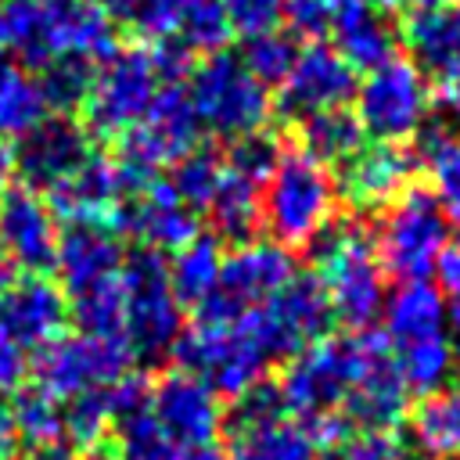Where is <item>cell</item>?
<instances>
[{
	"label": "cell",
	"mask_w": 460,
	"mask_h": 460,
	"mask_svg": "<svg viewBox=\"0 0 460 460\" xmlns=\"http://www.w3.org/2000/svg\"><path fill=\"white\" fill-rule=\"evenodd\" d=\"M338 219V187L327 165L284 144L259 194V226L288 252L309 248Z\"/></svg>",
	"instance_id": "1"
},
{
	"label": "cell",
	"mask_w": 460,
	"mask_h": 460,
	"mask_svg": "<svg viewBox=\"0 0 460 460\" xmlns=\"http://www.w3.org/2000/svg\"><path fill=\"white\" fill-rule=\"evenodd\" d=\"M313 273L320 277L334 323L367 331L385 309V273L374 259L370 226L359 219H334L313 244Z\"/></svg>",
	"instance_id": "2"
},
{
	"label": "cell",
	"mask_w": 460,
	"mask_h": 460,
	"mask_svg": "<svg viewBox=\"0 0 460 460\" xmlns=\"http://www.w3.org/2000/svg\"><path fill=\"white\" fill-rule=\"evenodd\" d=\"M370 244H374V259L385 277L399 284L428 280L442 252L449 248V223L431 187L410 183L388 208H381Z\"/></svg>",
	"instance_id": "3"
},
{
	"label": "cell",
	"mask_w": 460,
	"mask_h": 460,
	"mask_svg": "<svg viewBox=\"0 0 460 460\" xmlns=\"http://www.w3.org/2000/svg\"><path fill=\"white\" fill-rule=\"evenodd\" d=\"M122 288V331L133 359L158 363L172 352L183 331V309L169 288L165 255L155 248H133L119 270Z\"/></svg>",
	"instance_id": "4"
},
{
	"label": "cell",
	"mask_w": 460,
	"mask_h": 460,
	"mask_svg": "<svg viewBox=\"0 0 460 460\" xmlns=\"http://www.w3.org/2000/svg\"><path fill=\"white\" fill-rule=\"evenodd\" d=\"M183 86L198 115V126L223 140L259 133L273 115L270 90L230 50H216L205 54V61H194Z\"/></svg>",
	"instance_id": "5"
},
{
	"label": "cell",
	"mask_w": 460,
	"mask_h": 460,
	"mask_svg": "<svg viewBox=\"0 0 460 460\" xmlns=\"http://www.w3.org/2000/svg\"><path fill=\"white\" fill-rule=\"evenodd\" d=\"M165 83L158 79L155 58H151V43H119L115 54H108L90 83V93L83 101V129L90 133V140H115L126 129H133L155 104L158 90Z\"/></svg>",
	"instance_id": "6"
},
{
	"label": "cell",
	"mask_w": 460,
	"mask_h": 460,
	"mask_svg": "<svg viewBox=\"0 0 460 460\" xmlns=\"http://www.w3.org/2000/svg\"><path fill=\"white\" fill-rule=\"evenodd\" d=\"M331 323H334V313L313 270L295 273L277 295H270L266 302H259L252 313L241 316V327L252 334V341L262 349L270 363L295 359L302 349L327 338Z\"/></svg>",
	"instance_id": "7"
},
{
	"label": "cell",
	"mask_w": 460,
	"mask_h": 460,
	"mask_svg": "<svg viewBox=\"0 0 460 460\" xmlns=\"http://www.w3.org/2000/svg\"><path fill=\"white\" fill-rule=\"evenodd\" d=\"M295 273H298L295 252H288L270 237L266 241L252 237L244 244H234L230 252H223L216 291L194 309V323H216V327L237 323L259 302L277 295Z\"/></svg>",
	"instance_id": "8"
},
{
	"label": "cell",
	"mask_w": 460,
	"mask_h": 460,
	"mask_svg": "<svg viewBox=\"0 0 460 460\" xmlns=\"http://www.w3.org/2000/svg\"><path fill=\"white\" fill-rule=\"evenodd\" d=\"M180 370L201 377L219 399H237L255 381L266 377L270 359L252 341V334L237 323L216 327V323H190L180 331L172 352Z\"/></svg>",
	"instance_id": "9"
},
{
	"label": "cell",
	"mask_w": 460,
	"mask_h": 460,
	"mask_svg": "<svg viewBox=\"0 0 460 460\" xmlns=\"http://www.w3.org/2000/svg\"><path fill=\"white\" fill-rule=\"evenodd\" d=\"M431 111L428 79L402 54L370 68L363 83H356V119L367 137L385 144H410L420 122Z\"/></svg>",
	"instance_id": "10"
},
{
	"label": "cell",
	"mask_w": 460,
	"mask_h": 460,
	"mask_svg": "<svg viewBox=\"0 0 460 460\" xmlns=\"http://www.w3.org/2000/svg\"><path fill=\"white\" fill-rule=\"evenodd\" d=\"M406 410L410 388L385 331H352V381L341 402L345 420L370 431H392L399 420H406Z\"/></svg>",
	"instance_id": "11"
},
{
	"label": "cell",
	"mask_w": 460,
	"mask_h": 460,
	"mask_svg": "<svg viewBox=\"0 0 460 460\" xmlns=\"http://www.w3.org/2000/svg\"><path fill=\"white\" fill-rule=\"evenodd\" d=\"M133 367V352L122 338H90V334H61L36 349L32 356V385L54 399H72L90 388L115 385Z\"/></svg>",
	"instance_id": "12"
},
{
	"label": "cell",
	"mask_w": 460,
	"mask_h": 460,
	"mask_svg": "<svg viewBox=\"0 0 460 460\" xmlns=\"http://www.w3.org/2000/svg\"><path fill=\"white\" fill-rule=\"evenodd\" d=\"M352 381V334H327L284 363L277 392L288 417L309 424L327 413H341Z\"/></svg>",
	"instance_id": "13"
},
{
	"label": "cell",
	"mask_w": 460,
	"mask_h": 460,
	"mask_svg": "<svg viewBox=\"0 0 460 460\" xmlns=\"http://www.w3.org/2000/svg\"><path fill=\"white\" fill-rule=\"evenodd\" d=\"M11 155V176H18L22 187L47 194L54 183H61L72 169H79L90 151V133L72 115H47L29 133L7 147Z\"/></svg>",
	"instance_id": "14"
},
{
	"label": "cell",
	"mask_w": 460,
	"mask_h": 460,
	"mask_svg": "<svg viewBox=\"0 0 460 460\" xmlns=\"http://www.w3.org/2000/svg\"><path fill=\"white\" fill-rule=\"evenodd\" d=\"M356 68L323 40L309 43L298 50L288 79L277 86L273 97V111H280L284 119L298 122L313 111H327V108H345L356 97Z\"/></svg>",
	"instance_id": "15"
},
{
	"label": "cell",
	"mask_w": 460,
	"mask_h": 460,
	"mask_svg": "<svg viewBox=\"0 0 460 460\" xmlns=\"http://www.w3.org/2000/svg\"><path fill=\"white\" fill-rule=\"evenodd\" d=\"M155 420L183 446H212L223 435V402L219 395L194 374L172 367L165 374H158V381H151V399H147Z\"/></svg>",
	"instance_id": "16"
},
{
	"label": "cell",
	"mask_w": 460,
	"mask_h": 460,
	"mask_svg": "<svg viewBox=\"0 0 460 460\" xmlns=\"http://www.w3.org/2000/svg\"><path fill=\"white\" fill-rule=\"evenodd\" d=\"M417 155L410 144H363L341 169H338V201L356 212H381L388 208L410 183H417Z\"/></svg>",
	"instance_id": "17"
},
{
	"label": "cell",
	"mask_w": 460,
	"mask_h": 460,
	"mask_svg": "<svg viewBox=\"0 0 460 460\" xmlns=\"http://www.w3.org/2000/svg\"><path fill=\"white\" fill-rule=\"evenodd\" d=\"M0 327L18 349H43L68 327V298L47 273H18L0 280Z\"/></svg>",
	"instance_id": "18"
},
{
	"label": "cell",
	"mask_w": 460,
	"mask_h": 460,
	"mask_svg": "<svg viewBox=\"0 0 460 460\" xmlns=\"http://www.w3.org/2000/svg\"><path fill=\"white\" fill-rule=\"evenodd\" d=\"M111 226L119 234H129L137 237L144 248H155V252H180L183 244H190L198 234H201V223H198V212H190L176 194L172 187L158 176L155 183H147L140 194H129L122 198Z\"/></svg>",
	"instance_id": "19"
},
{
	"label": "cell",
	"mask_w": 460,
	"mask_h": 460,
	"mask_svg": "<svg viewBox=\"0 0 460 460\" xmlns=\"http://www.w3.org/2000/svg\"><path fill=\"white\" fill-rule=\"evenodd\" d=\"M58 219L47 208L43 194L14 183L0 194V241L4 255L22 273H47L54 270L58 252Z\"/></svg>",
	"instance_id": "20"
},
{
	"label": "cell",
	"mask_w": 460,
	"mask_h": 460,
	"mask_svg": "<svg viewBox=\"0 0 460 460\" xmlns=\"http://www.w3.org/2000/svg\"><path fill=\"white\" fill-rule=\"evenodd\" d=\"M122 259H126V248L115 226L65 223V230L58 234V252H54V270H58V284L65 298L115 280L122 270Z\"/></svg>",
	"instance_id": "21"
},
{
	"label": "cell",
	"mask_w": 460,
	"mask_h": 460,
	"mask_svg": "<svg viewBox=\"0 0 460 460\" xmlns=\"http://www.w3.org/2000/svg\"><path fill=\"white\" fill-rule=\"evenodd\" d=\"M58 223H108L122 205V183L111 165V155L93 151L79 169L43 194Z\"/></svg>",
	"instance_id": "22"
},
{
	"label": "cell",
	"mask_w": 460,
	"mask_h": 460,
	"mask_svg": "<svg viewBox=\"0 0 460 460\" xmlns=\"http://www.w3.org/2000/svg\"><path fill=\"white\" fill-rule=\"evenodd\" d=\"M327 36H334V50L356 72H370L399 54V29L370 0H327Z\"/></svg>",
	"instance_id": "23"
},
{
	"label": "cell",
	"mask_w": 460,
	"mask_h": 460,
	"mask_svg": "<svg viewBox=\"0 0 460 460\" xmlns=\"http://www.w3.org/2000/svg\"><path fill=\"white\" fill-rule=\"evenodd\" d=\"M399 40L410 50V61L428 79H438L460 65V4H417L399 29Z\"/></svg>",
	"instance_id": "24"
},
{
	"label": "cell",
	"mask_w": 460,
	"mask_h": 460,
	"mask_svg": "<svg viewBox=\"0 0 460 460\" xmlns=\"http://www.w3.org/2000/svg\"><path fill=\"white\" fill-rule=\"evenodd\" d=\"M68 0H0V18L7 32V54L29 72H40L58 58V22Z\"/></svg>",
	"instance_id": "25"
},
{
	"label": "cell",
	"mask_w": 460,
	"mask_h": 460,
	"mask_svg": "<svg viewBox=\"0 0 460 460\" xmlns=\"http://www.w3.org/2000/svg\"><path fill=\"white\" fill-rule=\"evenodd\" d=\"M385 338L392 349L446 334V295L431 280H406L385 295Z\"/></svg>",
	"instance_id": "26"
},
{
	"label": "cell",
	"mask_w": 460,
	"mask_h": 460,
	"mask_svg": "<svg viewBox=\"0 0 460 460\" xmlns=\"http://www.w3.org/2000/svg\"><path fill=\"white\" fill-rule=\"evenodd\" d=\"M410 449L424 460H460V388H438L420 395L413 410H406Z\"/></svg>",
	"instance_id": "27"
},
{
	"label": "cell",
	"mask_w": 460,
	"mask_h": 460,
	"mask_svg": "<svg viewBox=\"0 0 460 460\" xmlns=\"http://www.w3.org/2000/svg\"><path fill=\"white\" fill-rule=\"evenodd\" d=\"M363 144H367V133L349 104L313 111L295 122V147H302L309 158H316L327 169H341Z\"/></svg>",
	"instance_id": "28"
},
{
	"label": "cell",
	"mask_w": 460,
	"mask_h": 460,
	"mask_svg": "<svg viewBox=\"0 0 460 460\" xmlns=\"http://www.w3.org/2000/svg\"><path fill=\"white\" fill-rule=\"evenodd\" d=\"M259 194H262V187H255L252 180H244V176H237L223 165L216 194L205 205V216L212 223V237L219 244L223 241L244 244V241L255 237V230H259Z\"/></svg>",
	"instance_id": "29"
},
{
	"label": "cell",
	"mask_w": 460,
	"mask_h": 460,
	"mask_svg": "<svg viewBox=\"0 0 460 460\" xmlns=\"http://www.w3.org/2000/svg\"><path fill=\"white\" fill-rule=\"evenodd\" d=\"M226 460H320L309 431L298 420H273L259 428L226 431Z\"/></svg>",
	"instance_id": "30"
},
{
	"label": "cell",
	"mask_w": 460,
	"mask_h": 460,
	"mask_svg": "<svg viewBox=\"0 0 460 460\" xmlns=\"http://www.w3.org/2000/svg\"><path fill=\"white\" fill-rule=\"evenodd\" d=\"M165 266H169V288H172L180 309H198L216 291L219 266H223V244L212 234H198L190 244L172 252V259H165Z\"/></svg>",
	"instance_id": "31"
},
{
	"label": "cell",
	"mask_w": 460,
	"mask_h": 460,
	"mask_svg": "<svg viewBox=\"0 0 460 460\" xmlns=\"http://www.w3.org/2000/svg\"><path fill=\"white\" fill-rule=\"evenodd\" d=\"M47 111L50 108L43 101L36 72H29L25 65H4L0 61V137L18 140L40 119H47Z\"/></svg>",
	"instance_id": "32"
},
{
	"label": "cell",
	"mask_w": 460,
	"mask_h": 460,
	"mask_svg": "<svg viewBox=\"0 0 460 460\" xmlns=\"http://www.w3.org/2000/svg\"><path fill=\"white\" fill-rule=\"evenodd\" d=\"M14 438L29 449V446H47V442H61L65 438V406L61 399L47 395L36 385L14 388L11 392V406H7Z\"/></svg>",
	"instance_id": "33"
},
{
	"label": "cell",
	"mask_w": 460,
	"mask_h": 460,
	"mask_svg": "<svg viewBox=\"0 0 460 460\" xmlns=\"http://www.w3.org/2000/svg\"><path fill=\"white\" fill-rule=\"evenodd\" d=\"M111 435H115V446H119L122 460H183V453H187V449L155 420L151 406L119 417Z\"/></svg>",
	"instance_id": "34"
},
{
	"label": "cell",
	"mask_w": 460,
	"mask_h": 460,
	"mask_svg": "<svg viewBox=\"0 0 460 460\" xmlns=\"http://www.w3.org/2000/svg\"><path fill=\"white\" fill-rule=\"evenodd\" d=\"M68 320L79 327V334L90 338H122V288L119 277L97 288H86L79 295H68Z\"/></svg>",
	"instance_id": "35"
},
{
	"label": "cell",
	"mask_w": 460,
	"mask_h": 460,
	"mask_svg": "<svg viewBox=\"0 0 460 460\" xmlns=\"http://www.w3.org/2000/svg\"><path fill=\"white\" fill-rule=\"evenodd\" d=\"M219 176H223V155L198 144L194 151H187L180 162L169 165L165 183L172 187V194H176L190 212H205V205H208L212 194H216Z\"/></svg>",
	"instance_id": "36"
},
{
	"label": "cell",
	"mask_w": 460,
	"mask_h": 460,
	"mask_svg": "<svg viewBox=\"0 0 460 460\" xmlns=\"http://www.w3.org/2000/svg\"><path fill=\"white\" fill-rule=\"evenodd\" d=\"M115 431V406L108 388H90L68 399L65 406V438L75 449H97Z\"/></svg>",
	"instance_id": "37"
},
{
	"label": "cell",
	"mask_w": 460,
	"mask_h": 460,
	"mask_svg": "<svg viewBox=\"0 0 460 460\" xmlns=\"http://www.w3.org/2000/svg\"><path fill=\"white\" fill-rule=\"evenodd\" d=\"M298 40L288 32V29H270V32H255V36H244V47H241V65L270 90V86H280L298 58Z\"/></svg>",
	"instance_id": "38"
},
{
	"label": "cell",
	"mask_w": 460,
	"mask_h": 460,
	"mask_svg": "<svg viewBox=\"0 0 460 460\" xmlns=\"http://www.w3.org/2000/svg\"><path fill=\"white\" fill-rule=\"evenodd\" d=\"M395 352V363L402 370V381L410 392H438L446 388L449 374H453V352H449V341L446 334L438 338H428V341H413V345H402V349H392Z\"/></svg>",
	"instance_id": "39"
},
{
	"label": "cell",
	"mask_w": 460,
	"mask_h": 460,
	"mask_svg": "<svg viewBox=\"0 0 460 460\" xmlns=\"http://www.w3.org/2000/svg\"><path fill=\"white\" fill-rule=\"evenodd\" d=\"M93 72H97V65L93 61H83V58H54L50 65H43L36 72V79H40V90H43L47 108H54V115L79 111L83 101H86V93H90Z\"/></svg>",
	"instance_id": "40"
},
{
	"label": "cell",
	"mask_w": 460,
	"mask_h": 460,
	"mask_svg": "<svg viewBox=\"0 0 460 460\" xmlns=\"http://www.w3.org/2000/svg\"><path fill=\"white\" fill-rule=\"evenodd\" d=\"M176 40L190 54H216L230 40V22L219 0H180V25Z\"/></svg>",
	"instance_id": "41"
},
{
	"label": "cell",
	"mask_w": 460,
	"mask_h": 460,
	"mask_svg": "<svg viewBox=\"0 0 460 460\" xmlns=\"http://www.w3.org/2000/svg\"><path fill=\"white\" fill-rule=\"evenodd\" d=\"M417 162H420V169H428L431 194L438 198L449 234H456V244H460V137L417 155Z\"/></svg>",
	"instance_id": "42"
},
{
	"label": "cell",
	"mask_w": 460,
	"mask_h": 460,
	"mask_svg": "<svg viewBox=\"0 0 460 460\" xmlns=\"http://www.w3.org/2000/svg\"><path fill=\"white\" fill-rule=\"evenodd\" d=\"M280 147H284V144H280L273 133L259 129V133H248V137L230 140V147L223 151V165H226L230 172L252 180L255 187H262L266 176L273 172L277 158H280Z\"/></svg>",
	"instance_id": "43"
},
{
	"label": "cell",
	"mask_w": 460,
	"mask_h": 460,
	"mask_svg": "<svg viewBox=\"0 0 460 460\" xmlns=\"http://www.w3.org/2000/svg\"><path fill=\"white\" fill-rule=\"evenodd\" d=\"M234 406L226 410L223 417V431H237V428H259V424H273V420H284L288 410H284V399L277 392V381L262 377L255 381L248 392H241L237 399H230Z\"/></svg>",
	"instance_id": "44"
},
{
	"label": "cell",
	"mask_w": 460,
	"mask_h": 460,
	"mask_svg": "<svg viewBox=\"0 0 460 460\" xmlns=\"http://www.w3.org/2000/svg\"><path fill=\"white\" fill-rule=\"evenodd\" d=\"M323 460H410V446L406 438H399L395 431H345L334 446L323 449Z\"/></svg>",
	"instance_id": "45"
},
{
	"label": "cell",
	"mask_w": 460,
	"mask_h": 460,
	"mask_svg": "<svg viewBox=\"0 0 460 460\" xmlns=\"http://www.w3.org/2000/svg\"><path fill=\"white\" fill-rule=\"evenodd\" d=\"M180 25V0H137L129 29L140 36V43L172 40Z\"/></svg>",
	"instance_id": "46"
},
{
	"label": "cell",
	"mask_w": 460,
	"mask_h": 460,
	"mask_svg": "<svg viewBox=\"0 0 460 460\" xmlns=\"http://www.w3.org/2000/svg\"><path fill=\"white\" fill-rule=\"evenodd\" d=\"M219 4L230 22V32H241V36L277 29L284 11V0H219Z\"/></svg>",
	"instance_id": "47"
},
{
	"label": "cell",
	"mask_w": 460,
	"mask_h": 460,
	"mask_svg": "<svg viewBox=\"0 0 460 460\" xmlns=\"http://www.w3.org/2000/svg\"><path fill=\"white\" fill-rule=\"evenodd\" d=\"M280 22H284V29H288L295 40L316 43V40L327 36L331 7H327V0H284Z\"/></svg>",
	"instance_id": "48"
},
{
	"label": "cell",
	"mask_w": 460,
	"mask_h": 460,
	"mask_svg": "<svg viewBox=\"0 0 460 460\" xmlns=\"http://www.w3.org/2000/svg\"><path fill=\"white\" fill-rule=\"evenodd\" d=\"M25 374H29V363H25V349H18V345L11 341V334L0 327V395H4V392H14V388H22Z\"/></svg>",
	"instance_id": "49"
},
{
	"label": "cell",
	"mask_w": 460,
	"mask_h": 460,
	"mask_svg": "<svg viewBox=\"0 0 460 460\" xmlns=\"http://www.w3.org/2000/svg\"><path fill=\"white\" fill-rule=\"evenodd\" d=\"M435 273H438V284H442V291L449 295V302L460 305V244L442 252Z\"/></svg>",
	"instance_id": "50"
},
{
	"label": "cell",
	"mask_w": 460,
	"mask_h": 460,
	"mask_svg": "<svg viewBox=\"0 0 460 460\" xmlns=\"http://www.w3.org/2000/svg\"><path fill=\"white\" fill-rule=\"evenodd\" d=\"M14 460H72V446L61 438V442H47V446H29L22 456Z\"/></svg>",
	"instance_id": "51"
},
{
	"label": "cell",
	"mask_w": 460,
	"mask_h": 460,
	"mask_svg": "<svg viewBox=\"0 0 460 460\" xmlns=\"http://www.w3.org/2000/svg\"><path fill=\"white\" fill-rule=\"evenodd\" d=\"M446 341H449V352L453 359L460 363V305H446Z\"/></svg>",
	"instance_id": "52"
},
{
	"label": "cell",
	"mask_w": 460,
	"mask_h": 460,
	"mask_svg": "<svg viewBox=\"0 0 460 460\" xmlns=\"http://www.w3.org/2000/svg\"><path fill=\"white\" fill-rule=\"evenodd\" d=\"M111 22H122V25H129V18H133V7H137V0H93Z\"/></svg>",
	"instance_id": "53"
},
{
	"label": "cell",
	"mask_w": 460,
	"mask_h": 460,
	"mask_svg": "<svg viewBox=\"0 0 460 460\" xmlns=\"http://www.w3.org/2000/svg\"><path fill=\"white\" fill-rule=\"evenodd\" d=\"M14 449H18V438H14L7 406H0V460H14Z\"/></svg>",
	"instance_id": "54"
},
{
	"label": "cell",
	"mask_w": 460,
	"mask_h": 460,
	"mask_svg": "<svg viewBox=\"0 0 460 460\" xmlns=\"http://www.w3.org/2000/svg\"><path fill=\"white\" fill-rule=\"evenodd\" d=\"M183 460H226V456H223V449H216V446H194V449L183 453Z\"/></svg>",
	"instance_id": "55"
},
{
	"label": "cell",
	"mask_w": 460,
	"mask_h": 460,
	"mask_svg": "<svg viewBox=\"0 0 460 460\" xmlns=\"http://www.w3.org/2000/svg\"><path fill=\"white\" fill-rule=\"evenodd\" d=\"M7 176H11V155H7V147H0V187L7 183Z\"/></svg>",
	"instance_id": "56"
},
{
	"label": "cell",
	"mask_w": 460,
	"mask_h": 460,
	"mask_svg": "<svg viewBox=\"0 0 460 460\" xmlns=\"http://www.w3.org/2000/svg\"><path fill=\"white\" fill-rule=\"evenodd\" d=\"M377 11H399V7H406L410 0H370Z\"/></svg>",
	"instance_id": "57"
},
{
	"label": "cell",
	"mask_w": 460,
	"mask_h": 460,
	"mask_svg": "<svg viewBox=\"0 0 460 460\" xmlns=\"http://www.w3.org/2000/svg\"><path fill=\"white\" fill-rule=\"evenodd\" d=\"M7 54V32H4V18H0V58Z\"/></svg>",
	"instance_id": "58"
},
{
	"label": "cell",
	"mask_w": 460,
	"mask_h": 460,
	"mask_svg": "<svg viewBox=\"0 0 460 460\" xmlns=\"http://www.w3.org/2000/svg\"><path fill=\"white\" fill-rule=\"evenodd\" d=\"M4 262H7V255H4V241H0V280H4Z\"/></svg>",
	"instance_id": "59"
},
{
	"label": "cell",
	"mask_w": 460,
	"mask_h": 460,
	"mask_svg": "<svg viewBox=\"0 0 460 460\" xmlns=\"http://www.w3.org/2000/svg\"><path fill=\"white\" fill-rule=\"evenodd\" d=\"M417 4H442V0H417Z\"/></svg>",
	"instance_id": "60"
},
{
	"label": "cell",
	"mask_w": 460,
	"mask_h": 460,
	"mask_svg": "<svg viewBox=\"0 0 460 460\" xmlns=\"http://www.w3.org/2000/svg\"><path fill=\"white\" fill-rule=\"evenodd\" d=\"M83 460H101V456H83Z\"/></svg>",
	"instance_id": "61"
},
{
	"label": "cell",
	"mask_w": 460,
	"mask_h": 460,
	"mask_svg": "<svg viewBox=\"0 0 460 460\" xmlns=\"http://www.w3.org/2000/svg\"><path fill=\"white\" fill-rule=\"evenodd\" d=\"M456 4H460V0H456Z\"/></svg>",
	"instance_id": "62"
}]
</instances>
